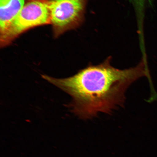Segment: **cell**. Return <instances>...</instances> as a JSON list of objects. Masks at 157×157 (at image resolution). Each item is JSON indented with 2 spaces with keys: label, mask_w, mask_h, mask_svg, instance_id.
Masks as SVG:
<instances>
[{
  "label": "cell",
  "mask_w": 157,
  "mask_h": 157,
  "mask_svg": "<svg viewBox=\"0 0 157 157\" xmlns=\"http://www.w3.org/2000/svg\"><path fill=\"white\" fill-rule=\"evenodd\" d=\"M25 3V0H0V35L4 33Z\"/></svg>",
  "instance_id": "cell-4"
},
{
  "label": "cell",
  "mask_w": 157,
  "mask_h": 157,
  "mask_svg": "<svg viewBox=\"0 0 157 157\" xmlns=\"http://www.w3.org/2000/svg\"><path fill=\"white\" fill-rule=\"evenodd\" d=\"M55 36L75 29L83 22L88 0H48Z\"/></svg>",
  "instance_id": "cell-3"
},
{
  "label": "cell",
  "mask_w": 157,
  "mask_h": 157,
  "mask_svg": "<svg viewBox=\"0 0 157 157\" xmlns=\"http://www.w3.org/2000/svg\"><path fill=\"white\" fill-rule=\"evenodd\" d=\"M111 62V58H108L101 64H90L67 78L42 76L71 96L72 112L80 119H91L99 113L111 114L113 110L122 107L128 88L146 73L143 62L124 70L113 67Z\"/></svg>",
  "instance_id": "cell-1"
},
{
  "label": "cell",
  "mask_w": 157,
  "mask_h": 157,
  "mask_svg": "<svg viewBox=\"0 0 157 157\" xmlns=\"http://www.w3.org/2000/svg\"><path fill=\"white\" fill-rule=\"evenodd\" d=\"M51 24L48 0H27L4 33L0 35L1 47H5L28 29Z\"/></svg>",
  "instance_id": "cell-2"
}]
</instances>
